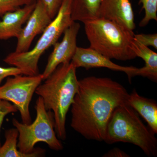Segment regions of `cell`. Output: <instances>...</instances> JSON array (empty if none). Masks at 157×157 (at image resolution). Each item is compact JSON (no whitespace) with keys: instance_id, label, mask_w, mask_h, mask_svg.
<instances>
[{"instance_id":"1","label":"cell","mask_w":157,"mask_h":157,"mask_svg":"<svg viewBox=\"0 0 157 157\" xmlns=\"http://www.w3.org/2000/svg\"><path fill=\"white\" fill-rule=\"evenodd\" d=\"M129 96L124 86L110 78L91 76L78 80L70 126L87 140L104 141L113 112L128 104Z\"/></svg>"},{"instance_id":"2","label":"cell","mask_w":157,"mask_h":157,"mask_svg":"<svg viewBox=\"0 0 157 157\" xmlns=\"http://www.w3.org/2000/svg\"><path fill=\"white\" fill-rule=\"evenodd\" d=\"M76 69L71 62L59 65L35 91L42 98L45 109L52 110L55 131L62 140L67 138V115L78 91Z\"/></svg>"},{"instance_id":"3","label":"cell","mask_w":157,"mask_h":157,"mask_svg":"<svg viewBox=\"0 0 157 157\" xmlns=\"http://www.w3.org/2000/svg\"><path fill=\"white\" fill-rule=\"evenodd\" d=\"M83 24L90 48L110 59L125 61L137 57L132 45L133 31L100 17Z\"/></svg>"},{"instance_id":"4","label":"cell","mask_w":157,"mask_h":157,"mask_svg":"<svg viewBox=\"0 0 157 157\" xmlns=\"http://www.w3.org/2000/svg\"><path fill=\"white\" fill-rule=\"evenodd\" d=\"M139 114L128 104L115 108L107 124L104 141L107 144L118 142L132 144L148 157L157 155V139Z\"/></svg>"},{"instance_id":"5","label":"cell","mask_w":157,"mask_h":157,"mask_svg":"<svg viewBox=\"0 0 157 157\" xmlns=\"http://www.w3.org/2000/svg\"><path fill=\"white\" fill-rule=\"evenodd\" d=\"M73 0H63L56 17L42 33L33 49L25 52L9 53L3 61L16 67L21 71V74L35 76L39 74L38 63L44 52L58 42L73 21L71 17Z\"/></svg>"},{"instance_id":"6","label":"cell","mask_w":157,"mask_h":157,"mask_svg":"<svg viewBox=\"0 0 157 157\" xmlns=\"http://www.w3.org/2000/svg\"><path fill=\"white\" fill-rule=\"evenodd\" d=\"M36 103V117L33 123L25 124L16 119H12V124L18 132V149L23 153L29 154L36 150L34 146L37 143L42 142L53 150H62L63 146L55 131L53 113L45 109L43 100L39 96Z\"/></svg>"},{"instance_id":"7","label":"cell","mask_w":157,"mask_h":157,"mask_svg":"<svg viewBox=\"0 0 157 157\" xmlns=\"http://www.w3.org/2000/svg\"><path fill=\"white\" fill-rule=\"evenodd\" d=\"M43 80L42 74H22L7 77L0 86V99L13 103L19 111L22 123H32L29 106L35 91Z\"/></svg>"},{"instance_id":"8","label":"cell","mask_w":157,"mask_h":157,"mask_svg":"<svg viewBox=\"0 0 157 157\" xmlns=\"http://www.w3.org/2000/svg\"><path fill=\"white\" fill-rule=\"evenodd\" d=\"M80 28L79 23L73 21L64 32L62 41L54 44L53 51L42 73L43 80L48 78L59 65L71 62L77 47L76 41Z\"/></svg>"},{"instance_id":"9","label":"cell","mask_w":157,"mask_h":157,"mask_svg":"<svg viewBox=\"0 0 157 157\" xmlns=\"http://www.w3.org/2000/svg\"><path fill=\"white\" fill-rule=\"evenodd\" d=\"M52 20L42 0H36L35 8L17 38L14 52H23L29 50L35 37L42 33Z\"/></svg>"},{"instance_id":"10","label":"cell","mask_w":157,"mask_h":157,"mask_svg":"<svg viewBox=\"0 0 157 157\" xmlns=\"http://www.w3.org/2000/svg\"><path fill=\"white\" fill-rule=\"evenodd\" d=\"M71 63L76 69L84 68L86 70L95 68H106L125 73L129 80L132 78V73L137 67H124L114 63L110 59L90 48H84L77 46Z\"/></svg>"},{"instance_id":"11","label":"cell","mask_w":157,"mask_h":157,"mask_svg":"<svg viewBox=\"0 0 157 157\" xmlns=\"http://www.w3.org/2000/svg\"><path fill=\"white\" fill-rule=\"evenodd\" d=\"M99 17L113 21L131 30L136 26L130 0H101Z\"/></svg>"},{"instance_id":"12","label":"cell","mask_w":157,"mask_h":157,"mask_svg":"<svg viewBox=\"0 0 157 157\" xmlns=\"http://www.w3.org/2000/svg\"><path fill=\"white\" fill-rule=\"evenodd\" d=\"M36 2L5 14L0 20V41L19 36L23 25L33 12Z\"/></svg>"},{"instance_id":"13","label":"cell","mask_w":157,"mask_h":157,"mask_svg":"<svg viewBox=\"0 0 157 157\" xmlns=\"http://www.w3.org/2000/svg\"><path fill=\"white\" fill-rule=\"evenodd\" d=\"M128 104L143 118L155 134L157 133V104L155 100L140 95L136 90L129 94Z\"/></svg>"},{"instance_id":"14","label":"cell","mask_w":157,"mask_h":157,"mask_svg":"<svg viewBox=\"0 0 157 157\" xmlns=\"http://www.w3.org/2000/svg\"><path fill=\"white\" fill-rule=\"evenodd\" d=\"M133 49L137 57L142 59L145 62L143 67L136 68L132 76H142L147 77L153 81L157 80V53L148 47L142 45L134 38Z\"/></svg>"},{"instance_id":"15","label":"cell","mask_w":157,"mask_h":157,"mask_svg":"<svg viewBox=\"0 0 157 157\" xmlns=\"http://www.w3.org/2000/svg\"><path fill=\"white\" fill-rule=\"evenodd\" d=\"M101 0H73L71 17L74 21L84 23L99 17Z\"/></svg>"},{"instance_id":"16","label":"cell","mask_w":157,"mask_h":157,"mask_svg":"<svg viewBox=\"0 0 157 157\" xmlns=\"http://www.w3.org/2000/svg\"><path fill=\"white\" fill-rule=\"evenodd\" d=\"M5 135L6 141L0 147V157H36L43 152V150L39 149L29 154L20 151L17 148L18 132L16 128L6 130Z\"/></svg>"},{"instance_id":"17","label":"cell","mask_w":157,"mask_h":157,"mask_svg":"<svg viewBox=\"0 0 157 157\" xmlns=\"http://www.w3.org/2000/svg\"><path fill=\"white\" fill-rule=\"evenodd\" d=\"M140 4L142 5L145 14L139 26L141 27L145 26L153 20L157 21V0H139V4Z\"/></svg>"},{"instance_id":"18","label":"cell","mask_w":157,"mask_h":157,"mask_svg":"<svg viewBox=\"0 0 157 157\" xmlns=\"http://www.w3.org/2000/svg\"><path fill=\"white\" fill-rule=\"evenodd\" d=\"M36 0H0V18L8 12L36 2Z\"/></svg>"},{"instance_id":"19","label":"cell","mask_w":157,"mask_h":157,"mask_svg":"<svg viewBox=\"0 0 157 157\" xmlns=\"http://www.w3.org/2000/svg\"><path fill=\"white\" fill-rule=\"evenodd\" d=\"M17 111V108L14 104H11L9 101L0 99V132L4 119L6 116ZM1 146L2 144L0 138V147Z\"/></svg>"},{"instance_id":"20","label":"cell","mask_w":157,"mask_h":157,"mask_svg":"<svg viewBox=\"0 0 157 157\" xmlns=\"http://www.w3.org/2000/svg\"><path fill=\"white\" fill-rule=\"evenodd\" d=\"M134 38L142 45L149 47L152 46L157 49V34H139L134 35Z\"/></svg>"},{"instance_id":"21","label":"cell","mask_w":157,"mask_h":157,"mask_svg":"<svg viewBox=\"0 0 157 157\" xmlns=\"http://www.w3.org/2000/svg\"><path fill=\"white\" fill-rule=\"evenodd\" d=\"M63 0H42L52 19L56 16Z\"/></svg>"},{"instance_id":"22","label":"cell","mask_w":157,"mask_h":157,"mask_svg":"<svg viewBox=\"0 0 157 157\" xmlns=\"http://www.w3.org/2000/svg\"><path fill=\"white\" fill-rule=\"evenodd\" d=\"M19 74H21V71L16 67H0V85L5 78Z\"/></svg>"},{"instance_id":"23","label":"cell","mask_w":157,"mask_h":157,"mask_svg":"<svg viewBox=\"0 0 157 157\" xmlns=\"http://www.w3.org/2000/svg\"><path fill=\"white\" fill-rule=\"evenodd\" d=\"M103 157H130V156L121 149L115 147L104 154Z\"/></svg>"}]
</instances>
